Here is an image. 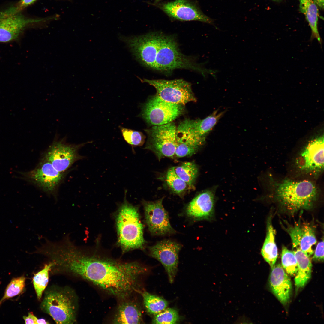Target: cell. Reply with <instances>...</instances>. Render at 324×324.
Returning <instances> with one entry per match:
<instances>
[{
  "instance_id": "cell-1",
  "label": "cell",
  "mask_w": 324,
  "mask_h": 324,
  "mask_svg": "<svg viewBox=\"0 0 324 324\" xmlns=\"http://www.w3.org/2000/svg\"><path fill=\"white\" fill-rule=\"evenodd\" d=\"M62 269L92 283L108 294L125 300L140 292V281L147 269L137 262H123L87 254L74 244L63 252Z\"/></svg>"
},
{
  "instance_id": "cell-2",
  "label": "cell",
  "mask_w": 324,
  "mask_h": 324,
  "mask_svg": "<svg viewBox=\"0 0 324 324\" xmlns=\"http://www.w3.org/2000/svg\"><path fill=\"white\" fill-rule=\"evenodd\" d=\"M275 195L283 208L293 214L302 209L312 208L318 193L316 186L310 181L286 179L277 185Z\"/></svg>"
},
{
  "instance_id": "cell-3",
  "label": "cell",
  "mask_w": 324,
  "mask_h": 324,
  "mask_svg": "<svg viewBox=\"0 0 324 324\" xmlns=\"http://www.w3.org/2000/svg\"><path fill=\"white\" fill-rule=\"evenodd\" d=\"M124 202L120 206L116 218L118 243L124 252L142 249L145 244L143 226L137 207L127 201L125 190Z\"/></svg>"
},
{
  "instance_id": "cell-4",
  "label": "cell",
  "mask_w": 324,
  "mask_h": 324,
  "mask_svg": "<svg viewBox=\"0 0 324 324\" xmlns=\"http://www.w3.org/2000/svg\"><path fill=\"white\" fill-rule=\"evenodd\" d=\"M185 69L199 72L203 75L212 74L213 70H207L194 60L183 55L172 36L162 34L155 62L154 70L166 74L175 69Z\"/></svg>"
},
{
  "instance_id": "cell-5",
  "label": "cell",
  "mask_w": 324,
  "mask_h": 324,
  "mask_svg": "<svg viewBox=\"0 0 324 324\" xmlns=\"http://www.w3.org/2000/svg\"><path fill=\"white\" fill-rule=\"evenodd\" d=\"M76 300L70 290L54 289L46 292L40 308L57 323L73 324L76 322Z\"/></svg>"
},
{
  "instance_id": "cell-6",
  "label": "cell",
  "mask_w": 324,
  "mask_h": 324,
  "mask_svg": "<svg viewBox=\"0 0 324 324\" xmlns=\"http://www.w3.org/2000/svg\"><path fill=\"white\" fill-rule=\"evenodd\" d=\"M153 86L156 91V95L163 100L173 104L184 105L190 102H196L191 84L182 79L141 80Z\"/></svg>"
},
{
  "instance_id": "cell-7",
  "label": "cell",
  "mask_w": 324,
  "mask_h": 324,
  "mask_svg": "<svg viewBox=\"0 0 324 324\" xmlns=\"http://www.w3.org/2000/svg\"><path fill=\"white\" fill-rule=\"evenodd\" d=\"M176 130L172 122L146 129L148 137L146 148L153 152L159 158L172 157L177 145Z\"/></svg>"
},
{
  "instance_id": "cell-8",
  "label": "cell",
  "mask_w": 324,
  "mask_h": 324,
  "mask_svg": "<svg viewBox=\"0 0 324 324\" xmlns=\"http://www.w3.org/2000/svg\"><path fill=\"white\" fill-rule=\"evenodd\" d=\"M183 106L168 102L156 95L143 105L141 116L153 126L165 124L172 122L182 113Z\"/></svg>"
},
{
  "instance_id": "cell-9",
  "label": "cell",
  "mask_w": 324,
  "mask_h": 324,
  "mask_svg": "<svg viewBox=\"0 0 324 324\" xmlns=\"http://www.w3.org/2000/svg\"><path fill=\"white\" fill-rule=\"evenodd\" d=\"M162 34L153 32L139 36H122L121 39L137 60L145 67L154 70Z\"/></svg>"
},
{
  "instance_id": "cell-10",
  "label": "cell",
  "mask_w": 324,
  "mask_h": 324,
  "mask_svg": "<svg viewBox=\"0 0 324 324\" xmlns=\"http://www.w3.org/2000/svg\"><path fill=\"white\" fill-rule=\"evenodd\" d=\"M65 173L56 170L44 157L33 170L22 173L24 179L49 194L56 195Z\"/></svg>"
},
{
  "instance_id": "cell-11",
  "label": "cell",
  "mask_w": 324,
  "mask_h": 324,
  "mask_svg": "<svg viewBox=\"0 0 324 324\" xmlns=\"http://www.w3.org/2000/svg\"><path fill=\"white\" fill-rule=\"evenodd\" d=\"M65 140V137L60 140L54 139L43 157L56 170L62 173H65L76 161L84 157L79 155L78 151L88 142L70 144Z\"/></svg>"
},
{
  "instance_id": "cell-12",
  "label": "cell",
  "mask_w": 324,
  "mask_h": 324,
  "mask_svg": "<svg viewBox=\"0 0 324 324\" xmlns=\"http://www.w3.org/2000/svg\"><path fill=\"white\" fill-rule=\"evenodd\" d=\"M163 198L154 201L142 202L146 223L149 231L154 235L164 236L176 232L163 206Z\"/></svg>"
},
{
  "instance_id": "cell-13",
  "label": "cell",
  "mask_w": 324,
  "mask_h": 324,
  "mask_svg": "<svg viewBox=\"0 0 324 324\" xmlns=\"http://www.w3.org/2000/svg\"><path fill=\"white\" fill-rule=\"evenodd\" d=\"M182 247V245L177 242L166 240L149 248L150 256L160 262L164 267L171 284L173 283L177 272L178 254Z\"/></svg>"
},
{
  "instance_id": "cell-14",
  "label": "cell",
  "mask_w": 324,
  "mask_h": 324,
  "mask_svg": "<svg viewBox=\"0 0 324 324\" xmlns=\"http://www.w3.org/2000/svg\"><path fill=\"white\" fill-rule=\"evenodd\" d=\"M323 136L310 141L300 154L296 160L301 170L317 174L324 168Z\"/></svg>"
},
{
  "instance_id": "cell-15",
  "label": "cell",
  "mask_w": 324,
  "mask_h": 324,
  "mask_svg": "<svg viewBox=\"0 0 324 324\" xmlns=\"http://www.w3.org/2000/svg\"><path fill=\"white\" fill-rule=\"evenodd\" d=\"M42 20L26 19L19 13H12L6 10L1 12L0 43H6L17 40L27 25Z\"/></svg>"
},
{
  "instance_id": "cell-16",
  "label": "cell",
  "mask_w": 324,
  "mask_h": 324,
  "mask_svg": "<svg viewBox=\"0 0 324 324\" xmlns=\"http://www.w3.org/2000/svg\"><path fill=\"white\" fill-rule=\"evenodd\" d=\"M285 223L286 226L282 225L283 227L290 237L293 249L299 248L310 257L314 252L313 246L317 242L314 226L300 220L293 226Z\"/></svg>"
},
{
  "instance_id": "cell-17",
  "label": "cell",
  "mask_w": 324,
  "mask_h": 324,
  "mask_svg": "<svg viewBox=\"0 0 324 324\" xmlns=\"http://www.w3.org/2000/svg\"><path fill=\"white\" fill-rule=\"evenodd\" d=\"M160 7L170 17L181 21H199L213 24V21L195 5L187 0H176L160 5Z\"/></svg>"
},
{
  "instance_id": "cell-18",
  "label": "cell",
  "mask_w": 324,
  "mask_h": 324,
  "mask_svg": "<svg viewBox=\"0 0 324 324\" xmlns=\"http://www.w3.org/2000/svg\"><path fill=\"white\" fill-rule=\"evenodd\" d=\"M215 202L214 192L208 190L201 193L188 204L187 215L194 221L209 220L213 216Z\"/></svg>"
},
{
  "instance_id": "cell-19",
  "label": "cell",
  "mask_w": 324,
  "mask_h": 324,
  "mask_svg": "<svg viewBox=\"0 0 324 324\" xmlns=\"http://www.w3.org/2000/svg\"><path fill=\"white\" fill-rule=\"evenodd\" d=\"M269 278L270 287L274 295L283 304L289 302L292 285L289 277L282 266L278 264L272 268Z\"/></svg>"
},
{
  "instance_id": "cell-20",
  "label": "cell",
  "mask_w": 324,
  "mask_h": 324,
  "mask_svg": "<svg viewBox=\"0 0 324 324\" xmlns=\"http://www.w3.org/2000/svg\"><path fill=\"white\" fill-rule=\"evenodd\" d=\"M118 306L112 322L114 324L143 323L142 310L136 302L125 300Z\"/></svg>"
},
{
  "instance_id": "cell-21",
  "label": "cell",
  "mask_w": 324,
  "mask_h": 324,
  "mask_svg": "<svg viewBox=\"0 0 324 324\" xmlns=\"http://www.w3.org/2000/svg\"><path fill=\"white\" fill-rule=\"evenodd\" d=\"M218 110L214 111L210 115L200 119H186L184 124L189 132L192 134L201 138L206 139L207 135L211 130L226 111L219 112Z\"/></svg>"
},
{
  "instance_id": "cell-22",
  "label": "cell",
  "mask_w": 324,
  "mask_h": 324,
  "mask_svg": "<svg viewBox=\"0 0 324 324\" xmlns=\"http://www.w3.org/2000/svg\"><path fill=\"white\" fill-rule=\"evenodd\" d=\"M294 250L298 265L295 278V285L298 290L303 287L310 278L312 266L309 257L299 248Z\"/></svg>"
},
{
  "instance_id": "cell-23",
  "label": "cell",
  "mask_w": 324,
  "mask_h": 324,
  "mask_svg": "<svg viewBox=\"0 0 324 324\" xmlns=\"http://www.w3.org/2000/svg\"><path fill=\"white\" fill-rule=\"evenodd\" d=\"M272 219L271 215L267 220L266 236L261 249V253L265 260L272 268L276 261L278 251L275 241L276 232L272 226Z\"/></svg>"
},
{
  "instance_id": "cell-24",
  "label": "cell",
  "mask_w": 324,
  "mask_h": 324,
  "mask_svg": "<svg viewBox=\"0 0 324 324\" xmlns=\"http://www.w3.org/2000/svg\"><path fill=\"white\" fill-rule=\"evenodd\" d=\"M300 10L305 15L311 30L310 40H317L321 46L322 40L318 28V11L315 3L312 0H299Z\"/></svg>"
},
{
  "instance_id": "cell-25",
  "label": "cell",
  "mask_w": 324,
  "mask_h": 324,
  "mask_svg": "<svg viewBox=\"0 0 324 324\" xmlns=\"http://www.w3.org/2000/svg\"><path fill=\"white\" fill-rule=\"evenodd\" d=\"M141 293L144 306L149 314L154 316L167 308L168 302L164 298L145 291Z\"/></svg>"
},
{
  "instance_id": "cell-26",
  "label": "cell",
  "mask_w": 324,
  "mask_h": 324,
  "mask_svg": "<svg viewBox=\"0 0 324 324\" xmlns=\"http://www.w3.org/2000/svg\"><path fill=\"white\" fill-rule=\"evenodd\" d=\"M172 168L176 174L192 189L198 172L196 164L192 162H185Z\"/></svg>"
},
{
  "instance_id": "cell-27",
  "label": "cell",
  "mask_w": 324,
  "mask_h": 324,
  "mask_svg": "<svg viewBox=\"0 0 324 324\" xmlns=\"http://www.w3.org/2000/svg\"><path fill=\"white\" fill-rule=\"evenodd\" d=\"M53 265L52 262L45 265L44 268L33 277V284L38 299L41 298L43 292L48 284L49 272Z\"/></svg>"
},
{
  "instance_id": "cell-28",
  "label": "cell",
  "mask_w": 324,
  "mask_h": 324,
  "mask_svg": "<svg viewBox=\"0 0 324 324\" xmlns=\"http://www.w3.org/2000/svg\"><path fill=\"white\" fill-rule=\"evenodd\" d=\"M166 181L173 191L180 196L184 194L187 190L191 189L185 182L176 174L172 167L167 172Z\"/></svg>"
},
{
  "instance_id": "cell-29",
  "label": "cell",
  "mask_w": 324,
  "mask_h": 324,
  "mask_svg": "<svg viewBox=\"0 0 324 324\" xmlns=\"http://www.w3.org/2000/svg\"><path fill=\"white\" fill-rule=\"evenodd\" d=\"M282 266L286 272L291 276L295 275L297 271V260L293 251L283 246L281 252Z\"/></svg>"
},
{
  "instance_id": "cell-30",
  "label": "cell",
  "mask_w": 324,
  "mask_h": 324,
  "mask_svg": "<svg viewBox=\"0 0 324 324\" xmlns=\"http://www.w3.org/2000/svg\"><path fill=\"white\" fill-rule=\"evenodd\" d=\"M25 281L26 278L23 276L13 279L8 285L0 304L6 299L21 294L25 288Z\"/></svg>"
},
{
  "instance_id": "cell-31",
  "label": "cell",
  "mask_w": 324,
  "mask_h": 324,
  "mask_svg": "<svg viewBox=\"0 0 324 324\" xmlns=\"http://www.w3.org/2000/svg\"><path fill=\"white\" fill-rule=\"evenodd\" d=\"M177 310L172 308H166L154 316L152 321L153 324H176L179 320Z\"/></svg>"
},
{
  "instance_id": "cell-32",
  "label": "cell",
  "mask_w": 324,
  "mask_h": 324,
  "mask_svg": "<svg viewBox=\"0 0 324 324\" xmlns=\"http://www.w3.org/2000/svg\"><path fill=\"white\" fill-rule=\"evenodd\" d=\"M123 136L127 143L133 147L140 146L145 141V136L141 132L119 126Z\"/></svg>"
},
{
  "instance_id": "cell-33",
  "label": "cell",
  "mask_w": 324,
  "mask_h": 324,
  "mask_svg": "<svg viewBox=\"0 0 324 324\" xmlns=\"http://www.w3.org/2000/svg\"><path fill=\"white\" fill-rule=\"evenodd\" d=\"M313 259L316 261H323L324 260V241L320 242L315 249Z\"/></svg>"
},
{
  "instance_id": "cell-34",
  "label": "cell",
  "mask_w": 324,
  "mask_h": 324,
  "mask_svg": "<svg viewBox=\"0 0 324 324\" xmlns=\"http://www.w3.org/2000/svg\"><path fill=\"white\" fill-rule=\"evenodd\" d=\"M36 0H21L15 7L10 8L6 10L12 13H18L20 10L33 3Z\"/></svg>"
},
{
  "instance_id": "cell-35",
  "label": "cell",
  "mask_w": 324,
  "mask_h": 324,
  "mask_svg": "<svg viewBox=\"0 0 324 324\" xmlns=\"http://www.w3.org/2000/svg\"><path fill=\"white\" fill-rule=\"evenodd\" d=\"M23 319L26 324H37L38 320L32 312L28 313L27 316H24Z\"/></svg>"
},
{
  "instance_id": "cell-36",
  "label": "cell",
  "mask_w": 324,
  "mask_h": 324,
  "mask_svg": "<svg viewBox=\"0 0 324 324\" xmlns=\"http://www.w3.org/2000/svg\"><path fill=\"white\" fill-rule=\"evenodd\" d=\"M314 2L320 8L323 9L324 8V0H314Z\"/></svg>"
},
{
  "instance_id": "cell-37",
  "label": "cell",
  "mask_w": 324,
  "mask_h": 324,
  "mask_svg": "<svg viewBox=\"0 0 324 324\" xmlns=\"http://www.w3.org/2000/svg\"><path fill=\"white\" fill-rule=\"evenodd\" d=\"M49 323L47 321H46L45 319H38L37 321V324H49Z\"/></svg>"
},
{
  "instance_id": "cell-38",
  "label": "cell",
  "mask_w": 324,
  "mask_h": 324,
  "mask_svg": "<svg viewBox=\"0 0 324 324\" xmlns=\"http://www.w3.org/2000/svg\"><path fill=\"white\" fill-rule=\"evenodd\" d=\"M160 0H156V2H158L159 1H160Z\"/></svg>"
}]
</instances>
